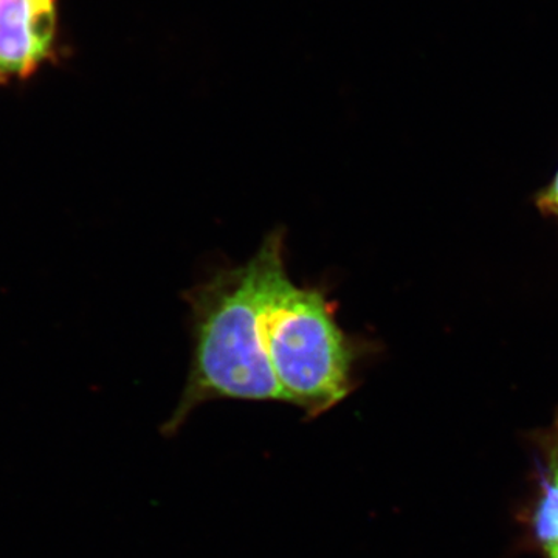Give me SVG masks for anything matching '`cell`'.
<instances>
[{
    "label": "cell",
    "mask_w": 558,
    "mask_h": 558,
    "mask_svg": "<svg viewBox=\"0 0 558 558\" xmlns=\"http://www.w3.org/2000/svg\"><path fill=\"white\" fill-rule=\"evenodd\" d=\"M284 240V230L271 231L247 263L220 270L186 293L193 355L185 388L161 435H178L191 413L211 400L288 403L263 343L264 292Z\"/></svg>",
    "instance_id": "6da1fadb"
},
{
    "label": "cell",
    "mask_w": 558,
    "mask_h": 558,
    "mask_svg": "<svg viewBox=\"0 0 558 558\" xmlns=\"http://www.w3.org/2000/svg\"><path fill=\"white\" fill-rule=\"evenodd\" d=\"M532 535L543 549L558 543V487L543 478L531 517Z\"/></svg>",
    "instance_id": "277c9868"
},
{
    "label": "cell",
    "mask_w": 558,
    "mask_h": 558,
    "mask_svg": "<svg viewBox=\"0 0 558 558\" xmlns=\"http://www.w3.org/2000/svg\"><path fill=\"white\" fill-rule=\"evenodd\" d=\"M543 457H545V478L558 487V413L553 424L543 433L542 442Z\"/></svg>",
    "instance_id": "5b68a950"
},
{
    "label": "cell",
    "mask_w": 558,
    "mask_h": 558,
    "mask_svg": "<svg viewBox=\"0 0 558 558\" xmlns=\"http://www.w3.org/2000/svg\"><path fill=\"white\" fill-rule=\"evenodd\" d=\"M284 252L271 263L264 292V351L288 403L315 418L351 395L363 347L340 328L325 290L293 284Z\"/></svg>",
    "instance_id": "7a4b0ae2"
},
{
    "label": "cell",
    "mask_w": 558,
    "mask_h": 558,
    "mask_svg": "<svg viewBox=\"0 0 558 558\" xmlns=\"http://www.w3.org/2000/svg\"><path fill=\"white\" fill-rule=\"evenodd\" d=\"M539 207L545 209L549 215L557 216L558 218V172L556 179L548 186V190L543 191L539 196Z\"/></svg>",
    "instance_id": "8992f818"
},
{
    "label": "cell",
    "mask_w": 558,
    "mask_h": 558,
    "mask_svg": "<svg viewBox=\"0 0 558 558\" xmlns=\"http://www.w3.org/2000/svg\"><path fill=\"white\" fill-rule=\"evenodd\" d=\"M57 24V0H0V86L50 60Z\"/></svg>",
    "instance_id": "3957f363"
},
{
    "label": "cell",
    "mask_w": 558,
    "mask_h": 558,
    "mask_svg": "<svg viewBox=\"0 0 558 558\" xmlns=\"http://www.w3.org/2000/svg\"><path fill=\"white\" fill-rule=\"evenodd\" d=\"M546 558H558V543L557 545L550 546V548L545 549Z\"/></svg>",
    "instance_id": "52a82bcc"
}]
</instances>
